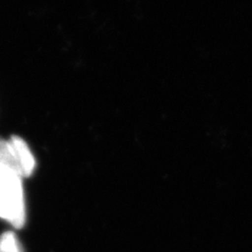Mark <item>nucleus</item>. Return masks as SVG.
Returning <instances> with one entry per match:
<instances>
[{"mask_svg": "<svg viewBox=\"0 0 252 252\" xmlns=\"http://www.w3.org/2000/svg\"><path fill=\"white\" fill-rule=\"evenodd\" d=\"M0 219L7 220L17 229L26 224L22 178L4 168H0Z\"/></svg>", "mask_w": 252, "mask_h": 252, "instance_id": "obj_1", "label": "nucleus"}, {"mask_svg": "<svg viewBox=\"0 0 252 252\" xmlns=\"http://www.w3.org/2000/svg\"><path fill=\"white\" fill-rule=\"evenodd\" d=\"M10 142L14 147L16 156H17L23 178L31 177L36 167V160L30 147L28 146L27 142L18 136H12Z\"/></svg>", "mask_w": 252, "mask_h": 252, "instance_id": "obj_2", "label": "nucleus"}, {"mask_svg": "<svg viewBox=\"0 0 252 252\" xmlns=\"http://www.w3.org/2000/svg\"><path fill=\"white\" fill-rule=\"evenodd\" d=\"M0 168L10 169L23 178L21 166L13 145L10 141H6L2 138H0Z\"/></svg>", "mask_w": 252, "mask_h": 252, "instance_id": "obj_3", "label": "nucleus"}, {"mask_svg": "<svg viewBox=\"0 0 252 252\" xmlns=\"http://www.w3.org/2000/svg\"><path fill=\"white\" fill-rule=\"evenodd\" d=\"M0 252H25L19 239L13 231H5L0 235Z\"/></svg>", "mask_w": 252, "mask_h": 252, "instance_id": "obj_4", "label": "nucleus"}]
</instances>
